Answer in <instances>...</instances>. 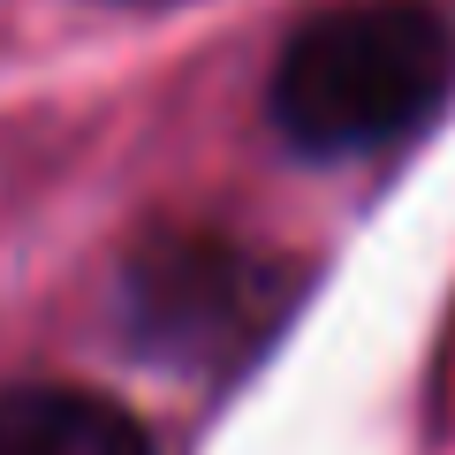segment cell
<instances>
[{"mask_svg": "<svg viewBox=\"0 0 455 455\" xmlns=\"http://www.w3.org/2000/svg\"><path fill=\"white\" fill-rule=\"evenodd\" d=\"M455 31L425 0H349L289 38L274 68V122L311 160L395 145L448 99Z\"/></svg>", "mask_w": 455, "mask_h": 455, "instance_id": "1", "label": "cell"}, {"mask_svg": "<svg viewBox=\"0 0 455 455\" xmlns=\"http://www.w3.org/2000/svg\"><path fill=\"white\" fill-rule=\"evenodd\" d=\"M296 304V274L274 251L220 228H167L130 259V326L175 364H243Z\"/></svg>", "mask_w": 455, "mask_h": 455, "instance_id": "2", "label": "cell"}, {"mask_svg": "<svg viewBox=\"0 0 455 455\" xmlns=\"http://www.w3.org/2000/svg\"><path fill=\"white\" fill-rule=\"evenodd\" d=\"M0 455H152L145 425L84 387L0 395Z\"/></svg>", "mask_w": 455, "mask_h": 455, "instance_id": "3", "label": "cell"}]
</instances>
